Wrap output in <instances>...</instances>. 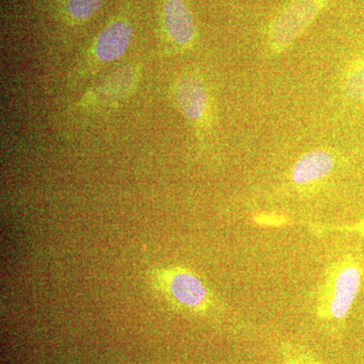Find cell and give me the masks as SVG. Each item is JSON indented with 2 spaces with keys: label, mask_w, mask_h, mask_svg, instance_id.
I'll return each instance as SVG.
<instances>
[{
  "label": "cell",
  "mask_w": 364,
  "mask_h": 364,
  "mask_svg": "<svg viewBox=\"0 0 364 364\" xmlns=\"http://www.w3.org/2000/svg\"><path fill=\"white\" fill-rule=\"evenodd\" d=\"M169 287L174 298L182 305L196 308L205 301V287L191 273L181 272L172 275Z\"/></svg>",
  "instance_id": "obj_7"
},
{
  "label": "cell",
  "mask_w": 364,
  "mask_h": 364,
  "mask_svg": "<svg viewBox=\"0 0 364 364\" xmlns=\"http://www.w3.org/2000/svg\"><path fill=\"white\" fill-rule=\"evenodd\" d=\"M174 100L182 114L193 123H200L207 112V88L198 76L186 74L174 85Z\"/></svg>",
  "instance_id": "obj_4"
},
{
  "label": "cell",
  "mask_w": 364,
  "mask_h": 364,
  "mask_svg": "<svg viewBox=\"0 0 364 364\" xmlns=\"http://www.w3.org/2000/svg\"><path fill=\"white\" fill-rule=\"evenodd\" d=\"M334 160L327 151L317 150L301 158L293 169V179L296 183L306 184L318 181L331 172Z\"/></svg>",
  "instance_id": "obj_6"
},
{
  "label": "cell",
  "mask_w": 364,
  "mask_h": 364,
  "mask_svg": "<svg viewBox=\"0 0 364 364\" xmlns=\"http://www.w3.org/2000/svg\"><path fill=\"white\" fill-rule=\"evenodd\" d=\"M331 0H294L272 21L270 26V46L280 52L291 45Z\"/></svg>",
  "instance_id": "obj_1"
},
{
  "label": "cell",
  "mask_w": 364,
  "mask_h": 364,
  "mask_svg": "<svg viewBox=\"0 0 364 364\" xmlns=\"http://www.w3.org/2000/svg\"><path fill=\"white\" fill-rule=\"evenodd\" d=\"M102 4L104 0H66L65 13L70 21L80 23L92 18Z\"/></svg>",
  "instance_id": "obj_8"
},
{
  "label": "cell",
  "mask_w": 364,
  "mask_h": 364,
  "mask_svg": "<svg viewBox=\"0 0 364 364\" xmlns=\"http://www.w3.org/2000/svg\"><path fill=\"white\" fill-rule=\"evenodd\" d=\"M361 284L360 269L355 264L347 265L337 275L333 287L330 312L333 318L341 320L348 315Z\"/></svg>",
  "instance_id": "obj_5"
},
{
  "label": "cell",
  "mask_w": 364,
  "mask_h": 364,
  "mask_svg": "<svg viewBox=\"0 0 364 364\" xmlns=\"http://www.w3.org/2000/svg\"><path fill=\"white\" fill-rule=\"evenodd\" d=\"M133 28L130 21L117 18L100 31L90 51L93 64L105 65L117 61L126 54L130 47Z\"/></svg>",
  "instance_id": "obj_2"
},
{
  "label": "cell",
  "mask_w": 364,
  "mask_h": 364,
  "mask_svg": "<svg viewBox=\"0 0 364 364\" xmlns=\"http://www.w3.org/2000/svg\"><path fill=\"white\" fill-rule=\"evenodd\" d=\"M348 95L355 100L364 98V65L359 66L350 72L346 81Z\"/></svg>",
  "instance_id": "obj_9"
},
{
  "label": "cell",
  "mask_w": 364,
  "mask_h": 364,
  "mask_svg": "<svg viewBox=\"0 0 364 364\" xmlns=\"http://www.w3.org/2000/svg\"><path fill=\"white\" fill-rule=\"evenodd\" d=\"M162 23L167 39L176 48H189L195 42V21L186 0H164Z\"/></svg>",
  "instance_id": "obj_3"
}]
</instances>
